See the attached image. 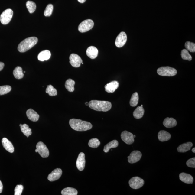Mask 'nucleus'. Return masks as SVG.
Here are the masks:
<instances>
[{
  "label": "nucleus",
  "instance_id": "38",
  "mask_svg": "<svg viewBox=\"0 0 195 195\" xmlns=\"http://www.w3.org/2000/svg\"><path fill=\"white\" fill-rule=\"evenodd\" d=\"M24 189L23 185H18L15 189V195H20L22 194Z\"/></svg>",
  "mask_w": 195,
  "mask_h": 195
},
{
  "label": "nucleus",
  "instance_id": "41",
  "mask_svg": "<svg viewBox=\"0 0 195 195\" xmlns=\"http://www.w3.org/2000/svg\"><path fill=\"white\" fill-rule=\"evenodd\" d=\"M3 188V185L1 181L0 180V193H1L2 192Z\"/></svg>",
  "mask_w": 195,
  "mask_h": 195
},
{
  "label": "nucleus",
  "instance_id": "33",
  "mask_svg": "<svg viewBox=\"0 0 195 195\" xmlns=\"http://www.w3.org/2000/svg\"><path fill=\"white\" fill-rule=\"evenodd\" d=\"M100 144L101 142L100 141L96 138H92L89 141L88 145L91 148H96L98 147Z\"/></svg>",
  "mask_w": 195,
  "mask_h": 195
},
{
  "label": "nucleus",
  "instance_id": "20",
  "mask_svg": "<svg viewBox=\"0 0 195 195\" xmlns=\"http://www.w3.org/2000/svg\"><path fill=\"white\" fill-rule=\"evenodd\" d=\"M158 138L161 142H165L170 140L171 135L168 132L165 131H161L158 133Z\"/></svg>",
  "mask_w": 195,
  "mask_h": 195
},
{
  "label": "nucleus",
  "instance_id": "28",
  "mask_svg": "<svg viewBox=\"0 0 195 195\" xmlns=\"http://www.w3.org/2000/svg\"><path fill=\"white\" fill-rule=\"evenodd\" d=\"M75 81L71 79H68L65 83V86L67 90L70 92H73L75 90Z\"/></svg>",
  "mask_w": 195,
  "mask_h": 195
},
{
  "label": "nucleus",
  "instance_id": "47",
  "mask_svg": "<svg viewBox=\"0 0 195 195\" xmlns=\"http://www.w3.org/2000/svg\"><path fill=\"white\" fill-rule=\"evenodd\" d=\"M25 72H25V71H24V73H25Z\"/></svg>",
  "mask_w": 195,
  "mask_h": 195
},
{
  "label": "nucleus",
  "instance_id": "46",
  "mask_svg": "<svg viewBox=\"0 0 195 195\" xmlns=\"http://www.w3.org/2000/svg\"><path fill=\"white\" fill-rule=\"evenodd\" d=\"M135 137H136V136H135V135H133L134 138H135Z\"/></svg>",
  "mask_w": 195,
  "mask_h": 195
},
{
  "label": "nucleus",
  "instance_id": "30",
  "mask_svg": "<svg viewBox=\"0 0 195 195\" xmlns=\"http://www.w3.org/2000/svg\"><path fill=\"white\" fill-rule=\"evenodd\" d=\"M139 101V96L138 93L135 92L132 95L130 101V105L132 107H135L138 104Z\"/></svg>",
  "mask_w": 195,
  "mask_h": 195
},
{
  "label": "nucleus",
  "instance_id": "6",
  "mask_svg": "<svg viewBox=\"0 0 195 195\" xmlns=\"http://www.w3.org/2000/svg\"><path fill=\"white\" fill-rule=\"evenodd\" d=\"M94 25V22L92 20H85L80 24L78 27V30L81 33L86 32L92 29Z\"/></svg>",
  "mask_w": 195,
  "mask_h": 195
},
{
  "label": "nucleus",
  "instance_id": "15",
  "mask_svg": "<svg viewBox=\"0 0 195 195\" xmlns=\"http://www.w3.org/2000/svg\"><path fill=\"white\" fill-rule=\"evenodd\" d=\"M119 83L118 81H114L108 83L105 86V90L108 93H113L118 88Z\"/></svg>",
  "mask_w": 195,
  "mask_h": 195
},
{
  "label": "nucleus",
  "instance_id": "25",
  "mask_svg": "<svg viewBox=\"0 0 195 195\" xmlns=\"http://www.w3.org/2000/svg\"><path fill=\"white\" fill-rule=\"evenodd\" d=\"M144 109L142 107H137L133 113V115L136 119H140L142 118L144 114Z\"/></svg>",
  "mask_w": 195,
  "mask_h": 195
},
{
  "label": "nucleus",
  "instance_id": "11",
  "mask_svg": "<svg viewBox=\"0 0 195 195\" xmlns=\"http://www.w3.org/2000/svg\"><path fill=\"white\" fill-rule=\"evenodd\" d=\"M70 62L72 66L78 68L80 66L83 60L81 57L76 54H72L70 57Z\"/></svg>",
  "mask_w": 195,
  "mask_h": 195
},
{
  "label": "nucleus",
  "instance_id": "40",
  "mask_svg": "<svg viewBox=\"0 0 195 195\" xmlns=\"http://www.w3.org/2000/svg\"><path fill=\"white\" fill-rule=\"evenodd\" d=\"M5 64L3 63L0 62V71H1L4 67Z\"/></svg>",
  "mask_w": 195,
  "mask_h": 195
},
{
  "label": "nucleus",
  "instance_id": "43",
  "mask_svg": "<svg viewBox=\"0 0 195 195\" xmlns=\"http://www.w3.org/2000/svg\"><path fill=\"white\" fill-rule=\"evenodd\" d=\"M192 151L193 152V153H195V148H193L192 149Z\"/></svg>",
  "mask_w": 195,
  "mask_h": 195
},
{
  "label": "nucleus",
  "instance_id": "8",
  "mask_svg": "<svg viewBox=\"0 0 195 195\" xmlns=\"http://www.w3.org/2000/svg\"><path fill=\"white\" fill-rule=\"evenodd\" d=\"M36 148L38 150V153L42 157L45 158L49 157V149L43 142H38L36 145Z\"/></svg>",
  "mask_w": 195,
  "mask_h": 195
},
{
  "label": "nucleus",
  "instance_id": "12",
  "mask_svg": "<svg viewBox=\"0 0 195 195\" xmlns=\"http://www.w3.org/2000/svg\"><path fill=\"white\" fill-rule=\"evenodd\" d=\"M142 156L141 153L137 150H135L132 152L128 157V161L130 163H136L140 160Z\"/></svg>",
  "mask_w": 195,
  "mask_h": 195
},
{
  "label": "nucleus",
  "instance_id": "17",
  "mask_svg": "<svg viewBox=\"0 0 195 195\" xmlns=\"http://www.w3.org/2000/svg\"><path fill=\"white\" fill-rule=\"evenodd\" d=\"M26 114L28 118L32 122L37 121L40 118V116L37 113L32 109H28Z\"/></svg>",
  "mask_w": 195,
  "mask_h": 195
},
{
  "label": "nucleus",
  "instance_id": "29",
  "mask_svg": "<svg viewBox=\"0 0 195 195\" xmlns=\"http://www.w3.org/2000/svg\"><path fill=\"white\" fill-rule=\"evenodd\" d=\"M21 131L27 137H29L32 134L31 129L29 128V126L27 124H20Z\"/></svg>",
  "mask_w": 195,
  "mask_h": 195
},
{
  "label": "nucleus",
  "instance_id": "16",
  "mask_svg": "<svg viewBox=\"0 0 195 195\" xmlns=\"http://www.w3.org/2000/svg\"><path fill=\"white\" fill-rule=\"evenodd\" d=\"M179 178L181 181L187 184H192L194 181L193 178L192 176L185 173H181L180 174Z\"/></svg>",
  "mask_w": 195,
  "mask_h": 195
},
{
  "label": "nucleus",
  "instance_id": "44",
  "mask_svg": "<svg viewBox=\"0 0 195 195\" xmlns=\"http://www.w3.org/2000/svg\"><path fill=\"white\" fill-rule=\"evenodd\" d=\"M85 104L86 106H89V102H86L85 103Z\"/></svg>",
  "mask_w": 195,
  "mask_h": 195
},
{
  "label": "nucleus",
  "instance_id": "31",
  "mask_svg": "<svg viewBox=\"0 0 195 195\" xmlns=\"http://www.w3.org/2000/svg\"><path fill=\"white\" fill-rule=\"evenodd\" d=\"M26 6L31 14L34 12L36 8V5L34 2L28 1L26 3Z\"/></svg>",
  "mask_w": 195,
  "mask_h": 195
},
{
  "label": "nucleus",
  "instance_id": "42",
  "mask_svg": "<svg viewBox=\"0 0 195 195\" xmlns=\"http://www.w3.org/2000/svg\"><path fill=\"white\" fill-rule=\"evenodd\" d=\"M77 1H79L80 3H84L86 0H77Z\"/></svg>",
  "mask_w": 195,
  "mask_h": 195
},
{
  "label": "nucleus",
  "instance_id": "26",
  "mask_svg": "<svg viewBox=\"0 0 195 195\" xmlns=\"http://www.w3.org/2000/svg\"><path fill=\"white\" fill-rule=\"evenodd\" d=\"M13 73L14 77L16 79H20L24 77V74L21 67H17L13 71Z\"/></svg>",
  "mask_w": 195,
  "mask_h": 195
},
{
  "label": "nucleus",
  "instance_id": "22",
  "mask_svg": "<svg viewBox=\"0 0 195 195\" xmlns=\"http://www.w3.org/2000/svg\"><path fill=\"white\" fill-rule=\"evenodd\" d=\"M193 146L192 143L191 142L184 143L178 147L177 150L179 153H185L190 150Z\"/></svg>",
  "mask_w": 195,
  "mask_h": 195
},
{
  "label": "nucleus",
  "instance_id": "21",
  "mask_svg": "<svg viewBox=\"0 0 195 195\" xmlns=\"http://www.w3.org/2000/svg\"><path fill=\"white\" fill-rule=\"evenodd\" d=\"M163 124L165 127L170 128L175 127L177 125V122L173 118H167L163 121Z\"/></svg>",
  "mask_w": 195,
  "mask_h": 195
},
{
  "label": "nucleus",
  "instance_id": "9",
  "mask_svg": "<svg viewBox=\"0 0 195 195\" xmlns=\"http://www.w3.org/2000/svg\"><path fill=\"white\" fill-rule=\"evenodd\" d=\"M127 36L125 32L122 31L117 36L115 44L117 47L120 48L125 45L127 41Z\"/></svg>",
  "mask_w": 195,
  "mask_h": 195
},
{
  "label": "nucleus",
  "instance_id": "13",
  "mask_svg": "<svg viewBox=\"0 0 195 195\" xmlns=\"http://www.w3.org/2000/svg\"><path fill=\"white\" fill-rule=\"evenodd\" d=\"M62 174V171L60 168H57L53 170L48 176V179L50 181H54L60 178Z\"/></svg>",
  "mask_w": 195,
  "mask_h": 195
},
{
  "label": "nucleus",
  "instance_id": "19",
  "mask_svg": "<svg viewBox=\"0 0 195 195\" xmlns=\"http://www.w3.org/2000/svg\"><path fill=\"white\" fill-rule=\"evenodd\" d=\"M98 51L97 48L94 46H91L87 49L86 51V55L92 59H94L97 57Z\"/></svg>",
  "mask_w": 195,
  "mask_h": 195
},
{
  "label": "nucleus",
  "instance_id": "27",
  "mask_svg": "<svg viewBox=\"0 0 195 195\" xmlns=\"http://www.w3.org/2000/svg\"><path fill=\"white\" fill-rule=\"evenodd\" d=\"M61 194L63 195H77L78 192L75 188L67 187L63 189L61 192Z\"/></svg>",
  "mask_w": 195,
  "mask_h": 195
},
{
  "label": "nucleus",
  "instance_id": "7",
  "mask_svg": "<svg viewBox=\"0 0 195 195\" xmlns=\"http://www.w3.org/2000/svg\"><path fill=\"white\" fill-rule=\"evenodd\" d=\"M145 182L144 180L139 177H133L129 180V184L132 188L139 189L143 186Z\"/></svg>",
  "mask_w": 195,
  "mask_h": 195
},
{
  "label": "nucleus",
  "instance_id": "2",
  "mask_svg": "<svg viewBox=\"0 0 195 195\" xmlns=\"http://www.w3.org/2000/svg\"><path fill=\"white\" fill-rule=\"evenodd\" d=\"M89 106L93 110L107 112L111 109L112 104L109 101L92 100L89 103Z\"/></svg>",
  "mask_w": 195,
  "mask_h": 195
},
{
  "label": "nucleus",
  "instance_id": "39",
  "mask_svg": "<svg viewBox=\"0 0 195 195\" xmlns=\"http://www.w3.org/2000/svg\"><path fill=\"white\" fill-rule=\"evenodd\" d=\"M186 164L187 166L190 168H195V158H193L187 161Z\"/></svg>",
  "mask_w": 195,
  "mask_h": 195
},
{
  "label": "nucleus",
  "instance_id": "1",
  "mask_svg": "<svg viewBox=\"0 0 195 195\" xmlns=\"http://www.w3.org/2000/svg\"><path fill=\"white\" fill-rule=\"evenodd\" d=\"M69 124L72 129L77 131H87L92 129L93 127L92 124L89 122L75 119L70 120Z\"/></svg>",
  "mask_w": 195,
  "mask_h": 195
},
{
  "label": "nucleus",
  "instance_id": "10",
  "mask_svg": "<svg viewBox=\"0 0 195 195\" xmlns=\"http://www.w3.org/2000/svg\"><path fill=\"white\" fill-rule=\"evenodd\" d=\"M122 140L128 145H131L134 142V138L132 133L127 131L122 132L121 135Z\"/></svg>",
  "mask_w": 195,
  "mask_h": 195
},
{
  "label": "nucleus",
  "instance_id": "34",
  "mask_svg": "<svg viewBox=\"0 0 195 195\" xmlns=\"http://www.w3.org/2000/svg\"><path fill=\"white\" fill-rule=\"evenodd\" d=\"M181 56L182 58L184 60L191 61L192 60V57L187 49H183L181 52Z\"/></svg>",
  "mask_w": 195,
  "mask_h": 195
},
{
  "label": "nucleus",
  "instance_id": "37",
  "mask_svg": "<svg viewBox=\"0 0 195 195\" xmlns=\"http://www.w3.org/2000/svg\"><path fill=\"white\" fill-rule=\"evenodd\" d=\"M53 10V5L51 4L48 5L44 11V15L46 17L51 16Z\"/></svg>",
  "mask_w": 195,
  "mask_h": 195
},
{
  "label": "nucleus",
  "instance_id": "4",
  "mask_svg": "<svg viewBox=\"0 0 195 195\" xmlns=\"http://www.w3.org/2000/svg\"><path fill=\"white\" fill-rule=\"evenodd\" d=\"M157 72L159 75L162 76H174L177 73L175 68L168 66L161 67L158 69Z\"/></svg>",
  "mask_w": 195,
  "mask_h": 195
},
{
  "label": "nucleus",
  "instance_id": "23",
  "mask_svg": "<svg viewBox=\"0 0 195 195\" xmlns=\"http://www.w3.org/2000/svg\"><path fill=\"white\" fill-rule=\"evenodd\" d=\"M51 56L50 52L48 50H45L39 54L38 58L39 60L43 62V61L49 60Z\"/></svg>",
  "mask_w": 195,
  "mask_h": 195
},
{
  "label": "nucleus",
  "instance_id": "35",
  "mask_svg": "<svg viewBox=\"0 0 195 195\" xmlns=\"http://www.w3.org/2000/svg\"><path fill=\"white\" fill-rule=\"evenodd\" d=\"M11 89V87L9 85H4L0 86V96L8 93Z\"/></svg>",
  "mask_w": 195,
  "mask_h": 195
},
{
  "label": "nucleus",
  "instance_id": "36",
  "mask_svg": "<svg viewBox=\"0 0 195 195\" xmlns=\"http://www.w3.org/2000/svg\"><path fill=\"white\" fill-rule=\"evenodd\" d=\"M185 46L187 50L192 53L195 52V44L194 43L187 41L185 43Z\"/></svg>",
  "mask_w": 195,
  "mask_h": 195
},
{
  "label": "nucleus",
  "instance_id": "5",
  "mask_svg": "<svg viewBox=\"0 0 195 195\" xmlns=\"http://www.w3.org/2000/svg\"><path fill=\"white\" fill-rule=\"evenodd\" d=\"M13 15V11L11 9H7L4 11L0 16V21L3 25H7L11 20Z\"/></svg>",
  "mask_w": 195,
  "mask_h": 195
},
{
  "label": "nucleus",
  "instance_id": "45",
  "mask_svg": "<svg viewBox=\"0 0 195 195\" xmlns=\"http://www.w3.org/2000/svg\"><path fill=\"white\" fill-rule=\"evenodd\" d=\"M35 151H36V153H38V150H37V148H36V150H35Z\"/></svg>",
  "mask_w": 195,
  "mask_h": 195
},
{
  "label": "nucleus",
  "instance_id": "18",
  "mask_svg": "<svg viewBox=\"0 0 195 195\" xmlns=\"http://www.w3.org/2000/svg\"><path fill=\"white\" fill-rule=\"evenodd\" d=\"M4 148L10 153H14V148L12 143L6 138H3L2 140Z\"/></svg>",
  "mask_w": 195,
  "mask_h": 195
},
{
  "label": "nucleus",
  "instance_id": "3",
  "mask_svg": "<svg viewBox=\"0 0 195 195\" xmlns=\"http://www.w3.org/2000/svg\"><path fill=\"white\" fill-rule=\"evenodd\" d=\"M36 37H32L24 40L20 43L18 46V50L20 53H24L32 48L38 42Z\"/></svg>",
  "mask_w": 195,
  "mask_h": 195
},
{
  "label": "nucleus",
  "instance_id": "48",
  "mask_svg": "<svg viewBox=\"0 0 195 195\" xmlns=\"http://www.w3.org/2000/svg\"><path fill=\"white\" fill-rule=\"evenodd\" d=\"M141 107H143V105H141Z\"/></svg>",
  "mask_w": 195,
  "mask_h": 195
},
{
  "label": "nucleus",
  "instance_id": "14",
  "mask_svg": "<svg viewBox=\"0 0 195 195\" xmlns=\"http://www.w3.org/2000/svg\"><path fill=\"white\" fill-rule=\"evenodd\" d=\"M85 155L83 153H80L78 156L76 161V166L80 171H82L85 168Z\"/></svg>",
  "mask_w": 195,
  "mask_h": 195
},
{
  "label": "nucleus",
  "instance_id": "24",
  "mask_svg": "<svg viewBox=\"0 0 195 195\" xmlns=\"http://www.w3.org/2000/svg\"><path fill=\"white\" fill-rule=\"evenodd\" d=\"M118 145L119 142L118 141L114 140L111 141L104 147L103 151L105 153H107L111 148H116L118 146Z\"/></svg>",
  "mask_w": 195,
  "mask_h": 195
},
{
  "label": "nucleus",
  "instance_id": "32",
  "mask_svg": "<svg viewBox=\"0 0 195 195\" xmlns=\"http://www.w3.org/2000/svg\"><path fill=\"white\" fill-rule=\"evenodd\" d=\"M46 92L50 96H57V94L56 89L54 88V87L51 85H47V88L46 89Z\"/></svg>",
  "mask_w": 195,
  "mask_h": 195
}]
</instances>
